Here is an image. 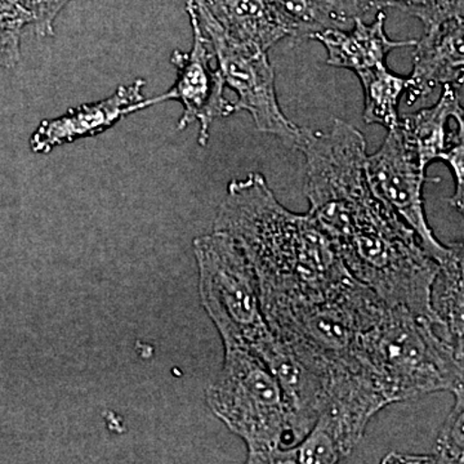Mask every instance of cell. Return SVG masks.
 <instances>
[{
	"label": "cell",
	"mask_w": 464,
	"mask_h": 464,
	"mask_svg": "<svg viewBox=\"0 0 464 464\" xmlns=\"http://www.w3.org/2000/svg\"><path fill=\"white\" fill-rule=\"evenodd\" d=\"M297 150L306 158L308 213L348 273L386 304L414 295L429 280L433 261L415 232L372 191L362 133L334 119L328 132L304 128Z\"/></svg>",
	"instance_id": "6da1fadb"
},
{
	"label": "cell",
	"mask_w": 464,
	"mask_h": 464,
	"mask_svg": "<svg viewBox=\"0 0 464 464\" xmlns=\"http://www.w3.org/2000/svg\"><path fill=\"white\" fill-rule=\"evenodd\" d=\"M213 230L228 235L248 259L261 307L322 301L351 276L315 218L280 204L261 173L228 183Z\"/></svg>",
	"instance_id": "7a4b0ae2"
},
{
	"label": "cell",
	"mask_w": 464,
	"mask_h": 464,
	"mask_svg": "<svg viewBox=\"0 0 464 464\" xmlns=\"http://www.w3.org/2000/svg\"><path fill=\"white\" fill-rule=\"evenodd\" d=\"M387 304L350 276L322 301L289 302L262 308L266 323L307 369L325 393L364 373L359 360L362 334Z\"/></svg>",
	"instance_id": "3957f363"
},
{
	"label": "cell",
	"mask_w": 464,
	"mask_h": 464,
	"mask_svg": "<svg viewBox=\"0 0 464 464\" xmlns=\"http://www.w3.org/2000/svg\"><path fill=\"white\" fill-rule=\"evenodd\" d=\"M359 359L387 406L463 387V347L444 324L406 307L384 308L362 334Z\"/></svg>",
	"instance_id": "277c9868"
},
{
	"label": "cell",
	"mask_w": 464,
	"mask_h": 464,
	"mask_svg": "<svg viewBox=\"0 0 464 464\" xmlns=\"http://www.w3.org/2000/svg\"><path fill=\"white\" fill-rule=\"evenodd\" d=\"M224 348V365L207 390L210 411L246 442V463H283L293 447L279 381L248 348Z\"/></svg>",
	"instance_id": "5b68a950"
},
{
	"label": "cell",
	"mask_w": 464,
	"mask_h": 464,
	"mask_svg": "<svg viewBox=\"0 0 464 464\" xmlns=\"http://www.w3.org/2000/svg\"><path fill=\"white\" fill-rule=\"evenodd\" d=\"M204 310L221 335L224 347L257 353L274 337L266 323L257 280L240 246L224 232L197 237L192 244Z\"/></svg>",
	"instance_id": "8992f818"
},
{
	"label": "cell",
	"mask_w": 464,
	"mask_h": 464,
	"mask_svg": "<svg viewBox=\"0 0 464 464\" xmlns=\"http://www.w3.org/2000/svg\"><path fill=\"white\" fill-rule=\"evenodd\" d=\"M203 32L209 39L225 85L237 93L234 112L248 111L259 132L274 134L297 149L304 128L292 123L277 100L274 67L267 52L235 42L207 8L206 0H192Z\"/></svg>",
	"instance_id": "52a82bcc"
},
{
	"label": "cell",
	"mask_w": 464,
	"mask_h": 464,
	"mask_svg": "<svg viewBox=\"0 0 464 464\" xmlns=\"http://www.w3.org/2000/svg\"><path fill=\"white\" fill-rule=\"evenodd\" d=\"M365 173L375 197L415 232L424 252L442 264L450 255L451 244L444 246L433 234L423 199V186L440 179L427 176V169L420 166L399 125L389 130L378 151L366 157Z\"/></svg>",
	"instance_id": "ba28073f"
},
{
	"label": "cell",
	"mask_w": 464,
	"mask_h": 464,
	"mask_svg": "<svg viewBox=\"0 0 464 464\" xmlns=\"http://www.w3.org/2000/svg\"><path fill=\"white\" fill-rule=\"evenodd\" d=\"M186 12L190 18L192 29L191 50L173 52L170 63L177 70L173 87L152 99H143L139 103V110L151 108L167 101H179L183 114L177 124V130H183L198 121L200 127L199 145L206 148L209 142L213 121L235 114L234 102L226 99L224 79L218 67L212 66L215 53L209 39L201 29L192 0L186 3Z\"/></svg>",
	"instance_id": "9c48e42d"
},
{
	"label": "cell",
	"mask_w": 464,
	"mask_h": 464,
	"mask_svg": "<svg viewBox=\"0 0 464 464\" xmlns=\"http://www.w3.org/2000/svg\"><path fill=\"white\" fill-rule=\"evenodd\" d=\"M145 85V81L137 79L132 84L121 85L108 99L84 103L43 121L30 137V149L35 154H48L60 146L106 132L124 116L140 111Z\"/></svg>",
	"instance_id": "30bf717a"
},
{
	"label": "cell",
	"mask_w": 464,
	"mask_h": 464,
	"mask_svg": "<svg viewBox=\"0 0 464 464\" xmlns=\"http://www.w3.org/2000/svg\"><path fill=\"white\" fill-rule=\"evenodd\" d=\"M463 38V18H454L415 43L413 72L404 93L409 106L423 105L439 87L462 88Z\"/></svg>",
	"instance_id": "8fae6325"
},
{
	"label": "cell",
	"mask_w": 464,
	"mask_h": 464,
	"mask_svg": "<svg viewBox=\"0 0 464 464\" xmlns=\"http://www.w3.org/2000/svg\"><path fill=\"white\" fill-rule=\"evenodd\" d=\"M386 14L377 12L371 24L355 18L347 30L325 29L311 35L322 43L328 53L326 63L359 72L386 65L390 52L402 47H414L417 41H392L384 30Z\"/></svg>",
	"instance_id": "7c38bea8"
},
{
	"label": "cell",
	"mask_w": 464,
	"mask_h": 464,
	"mask_svg": "<svg viewBox=\"0 0 464 464\" xmlns=\"http://www.w3.org/2000/svg\"><path fill=\"white\" fill-rule=\"evenodd\" d=\"M459 90L456 85H444L435 105L400 119V130L424 169L439 160L449 146L464 141V121H458L456 127L450 128L451 121L464 119Z\"/></svg>",
	"instance_id": "4fadbf2b"
},
{
	"label": "cell",
	"mask_w": 464,
	"mask_h": 464,
	"mask_svg": "<svg viewBox=\"0 0 464 464\" xmlns=\"http://www.w3.org/2000/svg\"><path fill=\"white\" fill-rule=\"evenodd\" d=\"M207 8L235 42L267 52L289 32L266 0H206Z\"/></svg>",
	"instance_id": "5bb4252c"
},
{
	"label": "cell",
	"mask_w": 464,
	"mask_h": 464,
	"mask_svg": "<svg viewBox=\"0 0 464 464\" xmlns=\"http://www.w3.org/2000/svg\"><path fill=\"white\" fill-rule=\"evenodd\" d=\"M431 307L458 346L463 347V244H451V252L433 280ZM464 348V347H463Z\"/></svg>",
	"instance_id": "9a60e30c"
},
{
	"label": "cell",
	"mask_w": 464,
	"mask_h": 464,
	"mask_svg": "<svg viewBox=\"0 0 464 464\" xmlns=\"http://www.w3.org/2000/svg\"><path fill=\"white\" fill-rule=\"evenodd\" d=\"M364 90V121L378 124L387 130L399 125V102L408 87V78L393 74L386 65L356 74Z\"/></svg>",
	"instance_id": "2e32d148"
},
{
	"label": "cell",
	"mask_w": 464,
	"mask_h": 464,
	"mask_svg": "<svg viewBox=\"0 0 464 464\" xmlns=\"http://www.w3.org/2000/svg\"><path fill=\"white\" fill-rule=\"evenodd\" d=\"M295 41L310 39L311 35L325 29H350L328 0H266Z\"/></svg>",
	"instance_id": "e0dca14e"
},
{
	"label": "cell",
	"mask_w": 464,
	"mask_h": 464,
	"mask_svg": "<svg viewBox=\"0 0 464 464\" xmlns=\"http://www.w3.org/2000/svg\"><path fill=\"white\" fill-rule=\"evenodd\" d=\"M392 7L418 18L423 24L424 33L454 18L464 17V0H393Z\"/></svg>",
	"instance_id": "ac0fdd59"
},
{
	"label": "cell",
	"mask_w": 464,
	"mask_h": 464,
	"mask_svg": "<svg viewBox=\"0 0 464 464\" xmlns=\"http://www.w3.org/2000/svg\"><path fill=\"white\" fill-rule=\"evenodd\" d=\"M456 404L439 433L435 456L439 463H462L464 453V393L463 387L454 391Z\"/></svg>",
	"instance_id": "d6986e66"
},
{
	"label": "cell",
	"mask_w": 464,
	"mask_h": 464,
	"mask_svg": "<svg viewBox=\"0 0 464 464\" xmlns=\"http://www.w3.org/2000/svg\"><path fill=\"white\" fill-rule=\"evenodd\" d=\"M72 0H21L32 18L36 36L47 39L53 36L54 21Z\"/></svg>",
	"instance_id": "ffe728a7"
},
{
	"label": "cell",
	"mask_w": 464,
	"mask_h": 464,
	"mask_svg": "<svg viewBox=\"0 0 464 464\" xmlns=\"http://www.w3.org/2000/svg\"><path fill=\"white\" fill-rule=\"evenodd\" d=\"M328 2L331 3L335 14L353 26L355 18L365 21V17L369 14L375 16L377 12L392 7L393 0H328Z\"/></svg>",
	"instance_id": "44dd1931"
},
{
	"label": "cell",
	"mask_w": 464,
	"mask_h": 464,
	"mask_svg": "<svg viewBox=\"0 0 464 464\" xmlns=\"http://www.w3.org/2000/svg\"><path fill=\"white\" fill-rule=\"evenodd\" d=\"M439 160L444 161L456 179V192L449 199V204L456 208L460 213L464 209V141L453 143L449 146L441 155Z\"/></svg>",
	"instance_id": "7402d4cb"
}]
</instances>
